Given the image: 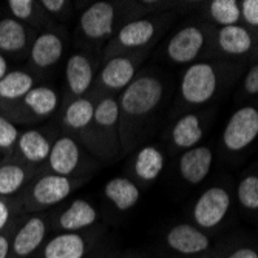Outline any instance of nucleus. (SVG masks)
Instances as JSON below:
<instances>
[{"mask_svg":"<svg viewBox=\"0 0 258 258\" xmlns=\"http://www.w3.org/2000/svg\"><path fill=\"white\" fill-rule=\"evenodd\" d=\"M162 96V85L153 78H141L128 85L121 105L130 114H144L156 107Z\"/></svg>","mask_w":258,"mask_h":258,"instance_id":"nucleus-1","label":"nucleus"},{"mask_svg":"<svg viewBox=\"0 0 258 258\" xmlns=\"http://www.w3.org/2000/svg\"><path fill=\"white\" fill-rule=\"evenodd\" d=\"M217 76L214 68L207 63H195L185 72L181 82V93L185 101L203 104L214 96Z\"/></svg>","mask_w":258,"mask_h":258,"instance_id":"nucleus-2","label":"nucleus"},{"mask_svg":"<svg viewBox=\"0 0 258 258\" xmlns=\"http://www.w3.org/2000/svg\"><path fill=\"white\" fill-rule=\"evenodd\" d=\"M258 135V111L253 107H243L232 116L224 130V144L230 150L247 147Z\"/></svg>","mask_w":258,"mask_h":258,"instance_id":"nucleus-3","label":"nucleus"},{"mask_svg":"<svg viewBox=\"0 0 258 258\" xmlns=\"http://www.w3.org/2000/svg\"><path fill=\"white\" fill-rule=\"evenodd\" d=\"M229 206H230V198L226 190L220 189V187L209 189L201 195V198L195 206L194 210L195 221L201 227H214L218 223H221V220L226 217Z\"/></svg>","mask_w":258,"mask_h":258,"instance_id":"nucleus-4","label":"nucleus"},{"mask_svg":"<svg viewBox=\"0 0 258 258\" xmlns=\"http://www.w3.org/2000/svg\"><path fill=\"white\" fill-rule=\"evenodd\" d=\"M114 11L110 4L98 2L91 5L81 17V27L91 39H101L111 33Z\"/></svg>","mask_w":258,"mask_h":258,"instance_id":"nucleus-5","label":"nucleus"},{"mask_svg":"<svg viewBox=\"0 0 258 258\" xmlns=\"http://www.w3.org/2000/svg\"><path fill=\"white\" fill-rule=\"evenodd\" d=\"M204 43L203 33L195 27H187L181 30L169 43V56L175 62L185 63L197 57Z\"/></svg>","mask_w":258,"mask_h":258,"instance_id":"nucleus-6","label":"nucleus"},{"mask_svg":"<svg viewBox=\"0 0 258 258\" xmlns=\"http://www.w3.org/2000/svg\"><path fill=\"white\" fill-rule=\"evenodd\" d=\"M212 166V152L207 147H197L185 152L179 161V170L185 181L192 184L201 182Z\"/></svg>","mask_w":258,"mask_h":258,"instance_id":"nucleus-7","label":"nucleus"},{"mask_svg":"<svg viewBox=\"0 0 258 258\" xmlns=\"http://www.w3.org/2000/svg\"><path fill=\"white\" fill-rule=\"evenodd\" d=\"M167 243L172 249L181 253H198L209 247V238L201 230L189 224L173 227L167 235Z\"/></svg>","mask_w":258,"mask_h":258,"instance_id":"nucleus-8","label":"nucleus"},{"mask_svg":"<svg viewBox=\"0 0 258 258\" xmlns=\"http://www.w3.org/2000/svg\"><path fill=\"white\" fill-rule=\"evenodd\" d=\"M72 192V184L65 176L60 175H48L43 176L34 185L33 197L37 203L51 206L62 200H65Z\"/></svg>","mask_w":258,"mask_h":258,"instance_id":"nucleus-9","label":"nucleus"},{"mask_svg":"<svg viewBox=\"0 0 258 258\" xmlns=\"http://www.w3.org/2000/svg\"><path fill=\"white\" fill-rule=\"evenodd\" d=\"M79 161V149L76 143L70 138H60L56 141V144L51 147L50 152V164L51 169L60 175L65 176L72 173Z\"/></svg>","mask_w":258,"mask_h":258,"instance_id":"nucleus-10","label":"nucleus"},{"mask_svg":"<svg viewBox=\"0 0 258 258\" xmlns=\"http://www.w3.org/2000/svg\"><path fill=\"white\" fill-rule=\"evenodd\" d=\"M45 230H46L45 223L40 218L34 217L28 220L20 227V230L17 232V235L14 238V244H13L14 252L20 256L30 255L42 243L45 237Z\"/></svg>","mask_w":258,"mask_h":258,"instance_id":"nucleus-11","label":"nucleus"},{"mask_svg":"<svg viewBox=\"0 0 258 258\" xmlns=\"http://www.w3.org/2000/svg\"><path fill=\"white\" fill-rule=\"evenodd\" d=\"M85 243L78 233H62L54 237L45 247V258H82Z\"/></svg>","mask_w":258,"mask_h":258,"instance_id":"nucleus-12","label":"nucleus"},{"mask_svg":"<svg viewBox=\"0 0 258 258\" xmlns=\"http://www.w3.org/2000/svg\"><path fill=\"white\" fill-rule=\"evenodd\" d=\"M62 56V42L53 33H45L36 39L31 48V57L39 67H50Z\"/></svg>","mask_w":258,"mask_h":258,"instance_id":"nucleus-13","label":"nucleus"},{"mask_svg":"<svg viewBox=\"0 0 258 258\" xmlns=\"http://www.w3.org/2000/svg\"><path fill=\"white\" fill-rule=\"evenodd\" d=\"M93 79V70L87 57L82 54H75L67 62V82L76 95H82L90 87Z\"/></svg>","mask_w":258,"mask_h":258,"instance_id":"nucleus-14","label":"nucleus"},{"mask_svg":"<svg viewBox=\"0 0 258 258\" xmlns=\"http://www.w3.org/2000/svg\"><path fill=\"white\" fill-rule=\"evenodd\" d=\"M105 195L119 210H127L133 207L139 200L138 187L125 178H114L110 182H107Z\"/></svg>","mask_w":258,"mask_h":258,"instance_id":"nucleus-15","label":"nucleus"},{"mask_svg":"<svg viewBox=\"0 0 258 258\" xmlns=\"http://www.w3.org/2000/svg\"><path fill=\"white\" fill-rule=\"evenodd\" d=\"M96 221V210L87 201L78 200L62 214L59 223L65 230H79Z\"/></svg>","mask_w":258,"mask_h":258,"instance_id":"nucleus-16","label":"nucleus"},{"mask_svg":"<svg viewBox=\"0 0 258 258\" xmlns=\"http://www.w3.org/2000/svg\"><path fill=\"white\" fill-rule=\"evenodd\" d=\"M135 75L133 63L125 57H116L110 60L102 70V81L110 88L125 87Z\"/></svg>","mask_w":258,"mask_h":258,"instance_id":"nucleus-17","label":"nucleus"},{"mask_svg":"<svg viewBox=\"0 0 258 258\" xmlns=\"http://www.w3.org/2000/svg\"><path fill=\"white\" fill-rule=\"evenodd\" d=\"M19 147L23 156L31 162L43 161L45 158L50 156V152H51L50 143L46 141V138L36 130H30L23 133L19 139Z\"/></svg>","mask_w":258,"mask_h":258,"instance_id":"nucleus-18","label":"nucleus"},{"mask_svg":"<svg viewBox=\"0 0 258 258\" xmlns=\"http://www.w3.org/2000/svg\"><path fill=\"white\" fill-rule=\"evenodd\" d=\"M218 42L221 48L230 54H243L252 45L249 33L237 25L224 27L218 34Z\"/></svg>","mask_w":258,"mask_h":258,"instance_id":"nucleus-19","label":"nucleus"},{"mask_svg":"<svg viewBox=\"0 0 258 258\" xmlns=\"http://www.w3.org/2000/svg\"><path fill=\"white\" fill-rule=\"evenodd\" d=\"M173 143L178 147L189 149L194 147L203 136L200 121L195 114H187L181 118L173 128Z\"/></svg>","mask_w":258,"mask_h":258,"instance_id":"nucleus-20","label":"nucleus"},{"mask_svg":"<svg viewBox=\"0 0 258 258\" xmlns=\"http://www.w3.org/2000/svg\"><path fill=\"white\" fill-rule=\"evenodd\" d=\"M33 88V78L23 72L7 73L4 79H0V98L17 99L27 96V93Z\"/></svg>","mask_w":258,"mask_h":258,"instance_id":"nucleus-21","label":"nucleus"},{"mask_svg":"<svg viewBox=\"0 0 258 258\" xmlns=\"http://www.w3.org/2000/svg\"><path fill=\"white\" fill-rule=\"evenodd\" d=\"M164 167V156L155 147H146L139 152L136 158V175L143 179H155Z\"/></svg>","mask_w":258,"mask_h":258,"instance_id":"nucleus-22","label":"nucleus"},{"mask_svg":"<svg viewBox=\"0 0 258 258\" xmlns=\"http://www.w3.org/2000/svg\"><path fill=\"white\" fill-rule=\"evenodd\" d=\"M27 42L25 30L14 19L0 20V50L19 51Z\"/></svg>","mask_w":258,"mask_h":258,"instance_id":"nucleus-23","label":"nucleus"},{"mask_svg":"<svg viewBox=\"0 0 258 258\" xmlns=\"http://www.w3.org/2000/svg\"><path fill=\"white\" fill-rule=\"evenodd\" d=\"M25 104L33 110V113L39 116H45L53 113L54 108L57 107V96L51 88L37 87V88H31L27 93Z\"/></svg>","mask_w":258,"mask_h":258,"instance_id":"nucleus-24","label":"nucleus"},{"mask_svg":"<svg viewBox=\"0 0 258 258\" xmlns=\"http://www.w3.org/2000/svg\"><path fill=\"white\" fill-rule=\"evenodd\" d=\"M153 23L149 20H135L119 31V40L125 46H139L149 42L153 36Z\"/></svg>","mask_w":258,"mask_h":258,"instance_id":"nucleus-25","label":"nucleus"},{"mask_svg":"<svg viewBox=\"0 0 258 258\" xmlns=\"http://www.w3.org/2000/svg\"><path fill=\"white\" fill-rule=\"evenodd\" d=\"M95 118V107L87 99H78L67 108L65 121L70 127L81 128L90 124V121Z\"/></svg>","mask_w":258,"mask_h":258,"instance_id":"nucleus-26","label":"nucleus"},{"mask_svg":"<svg viewBox=\"0 0 258 258\" xmlns=\"http://www.w3.org/2000/svg\"><path fill=\"white\" fill-rule=\"evenodd\" d=\"M210 14L221 25L232 27L240 19V8L235 0H214L210 4Z\"/></svg>","mask_w":258,"mask_h":258,"instance_id":"nucleus-27","label":"nucleus"},{"mask_svg":"<svg viewBox=\"0 0 258 258\" xmlns=\"http://www.w3.org/2000/svg\"><path fill=\"white\" fill-rule=\"evenodd\" d=\"M25 181V172L19 166L0 167V195H11L19 190Z\"/></svg>","mask_w":258,"mask_h":258,"instance_id":"nucleus-28","label":"nucleus"},{"mask_svg":"<svg viewBox=\"0 0 258 258\" xmlns=\"http://www.w3.org/2000/svg\"><path fill=\"white\" fill-rule=\"evenodd\" d=\"M240 203L247 209H258V176H247L238 185Z\"/></svg>","mask_w":258,"mask_h":258,"instance_id":"nucleus-29","label":"nucleus"},{"mask_svg":"<svg viewBox=\"0 0 258 258\" xmlns=\"http://www.w3.org/2000/svg\"><path fill=\"white\" fill-rule=\"evenodd\" d=\"M119 116V107L113 99H105L102 101L98 108H95V119L101 125H113L118 121Z\"/></svg>","mask_w":258,"mask_h":258,"instance_id":"nucleus-30","label":"nucleus"},{"mask_svg":"<svg viewBox=\"0 0 258 258\" xmlns=\"http://www.w3.org/2000/svg\"><path fill=\"white\" fill-rule=\"evenodd\" d=\"M16 141H17V128L5 118H0V147L8 149Z\"/></svg>","mask_w":258,"mask_h":258,"instance_id":"nucleus-31","label":"nucleus"},{"mask_svg":"<svg viewBox=\"0 0 258 258\" xmlns=\"http://www.w3.org/2000/svg\"><path fill=\"white\" fill-rule=\"evenodd\" d=\"M8 7L13 13V16H16L17 19H28L33 14L34 10V4L31 0H10Z\"/></svg>","mask_w":258,"mask_h":258,"instance_id":"nucleus-32","label":"nucleus"},{"mask_svg":"<svg viewBox=\"0 0 258 258\" xmlns=\"http://www.w3.org/2000/svg\"><path fill=\"white\" fill-rule=\"evenodd\" d=\"M243 16L247 23H250L253 27H258V0H244Z\"/></svg>","mask_w":258,"mask_h":258,"instance_id":"nucleus-33","label":"nucleus"},{"mask_svg":"<svg viewBox=\"0 0 258 258\" xmlns=\"http://www.w3.org/2000/svg\"><path fill=\"white\" fill-rule=\"evenodd\" d=\"M244 88L247 93H250V95L258 93V65H255L247 73V78L244 81Z\"/></svg>","mask_w":258,"mask_h":258,"instance_id":"nucleus-34","label":"nucleus"},{"mask_svg":"<svg viewBox=\"0 0 258 258\" xmlns=\"http://www.w3.org/2000/svg\"><path fill=\"white\" fill-rule=\"evenodd\" d=\"M42 5H43V8H45L46 11H50V13H57V11H60V10L63 8L65 2H63V0H43Z\"/></svg>","mask_w":258,"mask_h":258,"instance_id":"nucleus-35","label":"nucleus"},{"mask_svg":"<svg viewBox=\"0 0 258 258\" xmlns=\"http://www.w3.org/2000/svg\"><path fill=\"white\" fill-rule=\"evenodd\" d=\"M8 220H10V209L4 201H0V229L5 227Z\"/></svg>","mask_w":258,"mask_h":258,"instance_id":"nucleus-36","label":"nucleus"},{"mask_svg":"<svg viewBox=\"0 0 258 258\" xmlns=\"http://www.w3.org/2000/svg\"><path fill=\"white\" fill-rule=\"evenodd\" d=\"M229 258H258V255L252 249H240L237 252H233Z\"/></svg>","mask_w":258,"mask_h":258,"instance_id":"nucleus-37","label":"nucleus"},{"mask_svg":"<svg viewBox=\"0 0 258 258\" xmlns=\"http://www.w3.org/2000/svg\"><path fill=\"white\" fill-rule=\"evenodd\" d=\"M8 250H10V243L5 237L0 235V258H7L8 255Z\"/></svg>","mask_w":258,"mask_h":258,"instance_id":"nucleus-38","label":"nucleus"},{"mask_svg":"<svg viewBox=\"0 0 258 258\" xmlns=\"http://www.w3.org/2000/svg\"><path fill=\"white\" fill-rule=\"evenodd\" d=\"M5 75H7V60L0 54V79H4Z\"/></svg>","mask_w":258,"mask_h":258,"instance_id":"nucleus-39","label":"nucleus"}]
</instances>
